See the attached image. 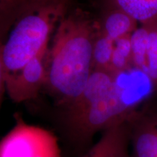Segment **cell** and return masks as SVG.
I'll use <instances>...</instances> for the list:
<instances>
[{"label": "cell", "mask_w": 157, "mask_h": 157, "mask_svg": "<svg viewBox=\"0 0 157 157\" xmlns=\"http://www.w3.org/2000/svg\"><path fill=\"white\" fill-rule=\"evenodd\" d=\"M94 23L79 10L66 13L57 25L48 57L45 87L63 107L77 98L93 71Z\"/></svg>", "instance_id": "1"}, {"label": "cell", "mask_w": 157, "mask_h": 157, "mask_svg": "<svg viewBox=\"0 0 157 157\" xmlns=\"http://www.w3.org/2000/svg\"><path fill=\"white\" fill-rule=\"evenodd\" d=\"M148 78L135 67L116 74L109 89L95 103L77 115L63 119L70 140L87 145L96 133L131 119L153 93L154 84Z\"/></svg>", "instance_id": "2"}, {"label": "cell", "mask_w": 157, "mask_h": 157, "mask_svg": "<svg viewBox=\"0 0 157 157\" xmlns=\"http://www.w3.org/2000/svg\"><path fill=\"white\" fill-rule=\"evenodd\" d=\"M66 12V0H34L5 39L2 57L5 76L16 73L48 49L50 36Z\"/></svg>", "instance_id": "3"}, {"label": "cell", "mask_w": 157, "mask_h": 157, "mask_svg": "<svg viewBox=\"0 0 157 157\" xmlns=\"http://www.w3.org/2000/svg\"><path fill=\"white\" fill-rule=\"evenodd\" d=\"M0 157H60L55 135L16 117V124L0 140Z\"/></svg>", "instance_id": "4"}, {"label": "cell", "mask_w": 157, "mask_h": 157, "mask_svg": "<svg viewBox=\"0 0 157 157\" xmlns=\"http://www.w3.org/2000/svg\"><path fill=\"white\" fill-rule=\"evenodd\" d=\"M48 49L39 53L16 73L5 76L6 91L15 103L36 98L48 81Z\"/></svg>", "instance_id": "5"}, {"label": "cell", "mask_w": 157, "mask_h": 157, "mask_svg": "<svg viewBox=\"0 0 157 157\" xmlns=\"http://www.w3.org/2000/svg\"><path fill=\"white\" fill-rule=\"evenodd\" d=\"M127 122L130 157H157V111H138Z\"/></svg>", "instance_id": "6"}, {"label": "cell", "mask_w": 157, "mask_h": 157, "mask_svg": "<svg viewBox=\"0 0 157 157\" xmlns=\"http://www.w3.org/2000/svg\"><path fill=\"white\" fill-rule=\"evenodd\" d=\"M84 157H130L127 121L117 124L102 132L99 140Z\"/></svg>", "instance_id": "7"}, {"label": "cell", "mask_w": 157, "mask_h": 157, "mask_svg": "<svg viewBox=\"0 0 157 157\" xmlns=\"http://www.w3.org/2000/svg\"><path fill=\"white\" fill-rule=\"evenodd\" d=\"M115 76L109 71L94 70L77 98L63 108V119L77 115L90 107L109 89Z\"/></svg>", "instance_id": "8"}, {"label": "cell", "mask_w": 157, "mask_h": 157, "mask_svg": "<svg viewBox=\"0 0 157 157\" xmlns=\"http://www.w3.org/2000/svg\"><path fill=\"white\" fill-rule=\"evenodd\" d=\"M137 21L121 10L110 7L101 22L100 31L116 42L118 39L131 36L137 29Z\"/></svg>", "instance_id": "9"}, {"label": "cell", "mask_w": 157, "mask_h": 157, "mask_svg": "<svg viewBox=\"0 0 157 157\" xmlns=\"http://www.w3.org/2000/svg\"><path fill=\"white\" fill-rule=\"evenodd\" d=\"M110 7L121 10L137 22L147 24L157 21V0H108Z\"/></svg>", "instance_id": "10"}, {"label": "cell", "mask_w": 157, "mask_h": 157, "mask_svg": "<svg viewBox=\"0 0 157 157\" xmlns=\"http://www.w3.org/2000/svg\"><path fill=\"white\" fill-rule=\"evenodd\" d=\"M34 0H0V39L5 36Z\"/></svg>", "instance_id": "11"}, {"label": "cell", "mask_w": 157, "mask_h": 157, "mask_svg": "<svg viewBox=\"0 0 157 157\" xmlns=\"http://www.w3.org/2000/svg\"><path fill=\"white\" fill-rule=\"evenodd\" d=\"M149 29L150 23L143 24L142 27L137 29L131 35L133 66L143 71L146 75L148 74L146 53Z\"/></svg>", "instance_id": "12"}, {"label": "cell", "mask_w": 157, "mask_h": 157, "mask_svg": "<svg viewBox=\"0 0 157 157\" xmlns=\"http://www.w3.org/2000/svg\"><path fill=\"white\" fill-rule=\"evenodd\" d=\"M114 42L98 31L93 46V71H110Z\"/></svg>", "instance_id": "13"}, {"label": "cell", "mask_w": 157, "mask_h": 157, "mask_svg": "<svg viewBox=\"0 0 157 157\" xmlns=\"http://www.w3.org/2000/svg\"><path fill=\"white\" fill-rule=\"evenodd\" d=\"M132 67L134 66L132 63L131 36H128L114 42L110 71L113 74H119Z\"/></svg>", "instance_id": "14"}, {"label": "cell", "mask_w": 157, "mask_h": 157, "mask_svg": "<svg viewBox=\"0 0 157 157\" xmlns=\"http://www.w3.org/2000/svg\"><path fill=\"white\" fill-rule=\"evenodd\" d=\"M146 61L148 67L147 76L156 84H157V21L150 23Z\"/></svg>", "instance_id": "15"}, {"label": "cell", "mask_w": 157, "mask_h": 157, "mask_svg": "<svg viewBox=\"0 0 157 157\" xmlns=\"http://www.w3.org/2000/svg\"><path fill=\"white\" fill-rule=\"evenodd\" d=\"M5 41L2 40V39H0V109H1L3 95L6 91L5 71L2 62V44Z\"/></svg>", "instance_id": "16"}]
</instances>
